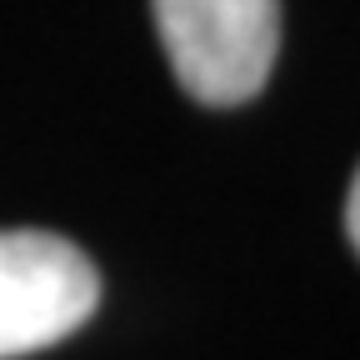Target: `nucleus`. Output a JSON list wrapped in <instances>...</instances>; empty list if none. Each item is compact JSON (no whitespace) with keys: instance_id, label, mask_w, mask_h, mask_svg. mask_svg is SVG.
<instances>
[{"instance_id":"obj_1","label":"nucleus","mask_w":360,"mask_h":360,"mask_svg":"<svg viewBox=\"0 0 360 360\" xmlns=\"http://www.w3.org/2000/svg\"><path fill=\"white\" fill-rule=\"evenodd\" d=\"M165 60L200 105L255 101L281 51V0H155Z\"/></svg>"},{"instance_id":"obj_2","label":"nucleus","mask_w":360,"mask_h":360,"mask_svg":"<svg viewBox=\"0 0 360 360\" xmlns=\"http://www.w3.org/2000/svg\"><path fill=\"white\" fill-rule=\"evenodd\" d=\"M101 305V276L51 231H0V360L75 335Z\"/></svg>"},{"instance_id":"obj_3","label":"nucleus","mask_w":360,"mask_h":360,"mask_svg":"<svg viewBox=\"0 0 360 360\" xmlns=\"http://www.w3.org/2000/svg\"><path fill=\"white\" fill-rule=\"evenodd\" d=\"M345 231H350V240H355V250H360V170H355V180H350V195H345Z\"/></svg>"}]
</instances>
